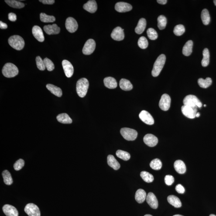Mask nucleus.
I'll use <instances>...</instances> for the list:
<instances>
[{"label": "nucleus", "mask_w": 216, "mask_h": 216, "mask_svg": "<svg viewBox=\"0 0 216 216\" xmlns=\"http://www.w3.org/2000/svg\"><path fill=\"white\" fill-rule=\"evenodd\" d=\"M62 64L66 77H71L74 73V68L71 63L68 60H64L62 61Z\"/></svg>", "instance_id": "nucleus-13"}, {"label": "nucleus", "mask_w": 216, "mask_h": 216, "mask_svg": "<svg viewBox=\"0 0 216 216\" xmlns=\"http://www.w3.org/2000/svg\"><path fill=\"white\" fill-rule=\"evenodd\" d=\"M124 29L119 26L117 27L113 31L111 34V37L114 40L121 41L123 40L125 38Z\"/></svg>", "instance_id": "nucleus-15"}, {"label": "nucleus", "mask_w": 216, "mask_h": 216, "mask_svg": "<svg viewBox=\"0 0 216 216\" xmlns=\"http://www.w3.org/2000/svg\"><path fill=\"white\" fill-rule=\"evenodd\" d=\"M203 59L201 61L202 65L203 67H206L208 65L210 61L209 51L207 48H205L203 51Z\"/></svg>", "instance_id": "nucleus-32"}, {"label": "nucleus", "mask_w": 216, "mask_h": 216, "mask_svg": "<svg viewBox=\"0 0 216 216\" xmlns=\"http://www.w3.org/2000/svg\"><path fill=\"white\" fill-rule=\"evenodd\" d=\"M8 43L11 47L18 50L23 49L25 44L23 38L17 35L11 36L8 39Z\"/></svg>", "instance_id": "nucleus-3"}, {"label": "nucleus", "mask_w": 216, "mask_h": 216, "mask_svg": "<svg viewBox=\"0 0 216 216\" xmlns=\"http://www.w3.org/2000/svg\"><path fill=\"white\" fill-rule=\"evenodd\" d=\"M46 87L52 94L58 97H61L63 93L62 90L59 87L50 84H46Z\"/></svg>", "instance_id": "nucleus-27"}, {"label": "nucleus", "mask_w": 216, "mask_h": 216, "mask_svg": "<svg viewBox=\"0 0 216 216\" xmlns=\"http://www.w3.org/2000/svg\"><path fill=\"white\" fill-rule=\"evenodd\" d=\"M40 16L41 21L44 22H53L55 21V18L53 16L48 15L44 13H41Z\"/></svg>", "instance_id": "nucleus-41"}, {"label": "nucleus", "mask_w": 216, "mask_h": 216, "mask_svg": "<svg viewBox=\"0 0 216 216\" xmlns=\"http://www.w3.org/2000/svg\"><path fill=\"white\" fill-rule=\"evenodd\" d=\"M193 46V42L191 40L188 41L183 46V54L185 56H190L192 53Z\"/></svg>", "instance_id": "nucleus-31"}, {"label": "nucleus", "mask_w": 216, "mask_h": 216, "mask_svg": "<svg viewBox=\"0 0 216 216\" xmlns=\"http://www.w3.org/2000/svg\"><path fill=\"white\" fill-rule=\"evenodd\" d=\"M83 8L86 11L94 13L97 9V5L95 1L91 0L89 1L83 6Z\"/></svg>", "instance_id": "nucleus-21"}, {"label": "nucleus", "mask_w": 216, "mask_h": 216, "mask_svg": "<svg viewBox=\"0 0 216 216\" xmlns=\"http://www.w3.org/2000/svg\"><path fill=\"white\" fill-rule=\"evenodd\" d=\"M146 192L142 189H139L135 193V200L138 203H143L146 197Z\"/></svg>", "instance_id": "nucleus-26"}, {"label": "nucleus", "mask_w": 216, "mask_h": 216, "mask_svg": "<svg viewBox=\"0 0 216 216\" xmlns=\"http://www.w3.org/2000/svg\"><path fill=\"white\" fill-rule=\"evenodd\" d=\"M144 216H152L151 215V214H146V215H145Z\"/></svg>", "instance_id": "nucleus-56"}, {"label": "nucleus", "mask_w": 216, "mask_h": 216, "mask_svg": "<svg viewBox=\"0 0 216 216\" xmlns=\"http://www.w3.org/2000/svg\"><path fill=\"white\" fill-rule=\"evenodd\" d=\"M32 33L36 40L40 42H43L45 40L43 31L39 26L35 25L32 29Z\"/></svg>", "instance_id": "nucleus-18"}, {"label": "nucleus", "mask_w": 216, "mask_h": 216, "mask_svg": "<svg viewBox=\"0 0 216 216\" xmlns=\"http://www.w3.org/2000/svg\"><path fill=\"white\" fill-rule=\"evenodd\" d=\"M96 43L94 39H89L87 41L83 49V53L84 55H90L93 53L95 50Z\"/></svg>", "instance_id": "nucleus-10"}, {"label": "nucleus", "mask_w": 216, "mask_h": 216, "mask_svg": "<svg viewBox=\"0 0 216 216\" xmlns=\"http://www.w3.org/2000/svg\"><path fill=\"white\" fill-rule=\"evenodd\" d=\"M2 176L4 183L7 185H11L13 183L12 176L8 170H4L2 173Z\"/></svg>", "instance_id": "nucleus-33"}, {"label": "nucleus", "mask_w": 216, "mask_h": 216, "mask_svg": "<svg viewBox=\"0 0 216 216\" xmlns=\"http://www.w3.org/2000/svg\"><path fill=\"white\" fill-rule=\"evenodd\" d=\"M198 107H192L183 105L181 107L182 112L187 118L193 119L196 118Z\"/></svg>", "instance_id": "nucleus-8"}, {"label": "nucleus", "mask_w": 216, "mask_h": 216, "mask_svg": "<svg viewBox=\"0 0 216 216\" xmlns=\"http://www.w3.org/2000/svg\"><path fill=\"white\" fill-rule=\"evenodd\" d=\"M183 102L184 105L190 107H197L200 108L202 106V104L198 98L196 96L191 94L186 96Z\"/></svg>", "instance_id": "nucleus-5"}, {"label": "nucleus", "mask_w": 216, "mask_h": 216, "mask_svg": "<svg viewBox=\"0 0 216 216\" xmlns=\"http://www.w3.org/2000/svg\"><path fill=\"white\" fill-rule=\"evenodd\" d=\"M107 163L114 170H118L120 168V164L112 155H109L107 156Z\"/></svg>", "instance_id": "nucleus-24"}, {"label": "nucleus", "mask_w": 216, "mask_h": 216, "mask_svg": "<svg viewBox=\"0 0 216 216\" xmlns=\"http://www.w3.org/2000/svg\"><path fill=\"white\" fill-rule=\"evenodd\" d=\"M8 27L7 25V24L4 23L2 21L0 22V28L1 29H6Z\"/></svg>", "instance_id": "nucleus-52"}, {"label": "nucleus", "mask_w": 216, "mask_h": 216, "mask_svg": "<svg viewBox=\"0 0 216 216\" xmlns=\"http://www.w3.org/2000/svg\"><path fill=\"white\" fill-rule=\"evenodd\" d=\"M167 200L168 202L175 208H180L181 207V201L179 198L175 196L171 195L168 196Z\"/></svg>", "instance_id": "nucleus-25"}, {"label": "nucleus", "mask_w": 216, "mask_h": 216, "mask_svg": "<svg viewBox=\"0 0 216 216\" xmlns=\"http://www.w3.org/2000/svg\"><path fill=\"white\" fill-rule=\"evenodd\" d=\"M104 83L106 87L110 89H115L118 86L116 80L112 77H107L104 78Z\"/></svg>", "instance_id": "nucleus-23"}, {"label": "nucleus", "mask_w": 216, "mask_h": 216, "mask_svg": "<svg viewBox=\"0 0 216 216\" xmlns=\"http://www.w3.org/2000/svg\"><path fill=\"white\" fill-rule=\"evenodd\" d=\"M138 46L142 49H145L148 47V42L146 38L142 36L139 38L138 42Z\"/></svg>", "instance_id": "nucleus-45"}, {"label": "nucleus", "mask_w": 216, "mask_h": 216, "mask_svg": "<svg viewBox=\"0 0 216 216\" xmlns=\"http://www.w3.org/2000/svg\"><path fill=\"white\" fill-rule=\"evenodd\" d=\"M2 209L6 216H19L17 210L15 207L10 204H5L3 206Z\"/></svg>", "instance_id": "nucleus-14"}, {"label": "nucleus", "mask_w": 216, "mask_h": 216, "mask_svg": "<svg viewBox=\"0 0 216 216\" xmlns=\"http://www.w3.org/2000/svg\"><path fill=\"white\" fill-rule=\"evenodd\" d=\"M89 87V82L87 79L83 78L78 80L76 86L78 95L81 98L85 97L88 91Z\"/></svg>", "instance_id": "nucleus-2"}, {"label": "nucleus", "mask_w": 216, "mask_h": 216, "mask_svg": "<svg viewBox=\"0 0 216 216\" xmlns=\"http://www.w3.org/2000/svg\"><path fill=\"white\" fill-rule=\"evenodd\" d=\"M147 35L150 39L155 40L157 39L158 34L156 31L152 28H149L146 31Z\"/></svg>", "instance_id": "nucleus-43"}, {"label": "nucleus", "mask_w": 216, "mask_h": 216, "mask_svg": "<svg viewBox=\"0 0 216 216\" xmlns=\"http://www.w3.org/2000/svg\"><path fill=\"white\" fill-rule=\"evenodd\" d=\"M56 119L59 122L63 124H71L73 121L67 113L59 114L56 117Z\"/></svg>", "instance_id": "nucleus-30"}, {"label": "nucleus", "mask_w": 216, "mask_h": 216, "mask_svg": "<svg viewBox=\"0 0 216 216\" xmlns=\"http://www.w3.org/2000/svg\"><path fill=\"white\" fill-rule=\"evenodd\" d=\"M116 155L118 157L124 161H128L131 158V155L129 153L121 150L117 151Z\"/></svg>", "instance_id": "nucleus-38"}, {"label": "nucleus", "mask_w": 216, "mask_h": 216, "mask_svg": "<svg viewBox=\"0 0 216 216\" xmlns=\"http://www.w3.org/2000/svg\"><path fill=\"white\" fill-rule=\"evenodd\" d=\"M185 31L184 26L182 25H176L174 29L173 32L175 35L177 36H181L184 33Z\"/></svg>", "instance_id": "nucleus-42"}, {"label": "nucleus", "mask_w": 216, "mask_h": 216, "mask_svg": "<svg viewBox=\"0 0 216 216\" xmlns=\"http://www.w3.org/2000/svg\"><path fill=\"white\" fill-rule=\"evenodd\" d=\"M36 65L39 70H46V67L44 61L40 56H38L36 57Z\"/></svg>", "instance_id": "nucleus-46"}, {"label": "nucleus", "mask_w": 216, "mask_h": 216, "mask_svg": "<svg viewBox=\"0 0 216 216\" xmlns=\"http://www.w3.org/2000/svg\"><path fill=\"white\" fill-rule=\"evenodd\" d=\"M157 2L161 5H165L167 2L166 0H157Z\"/></svg>", "instance_id": "nucleus-53"}, {"label": "nucleus", "mask_w": 216, "mask_h": 216, "mask_svg": "<svg viewBox=\"0 0 216 216\" xmlns=\"http://www.w3.org/2000/svg\"><path fill=\"white\" fill-rule=\"evenodd\" d=\"M140 175L144 181L146 183H151L154 180L153 176L149 172L143 171L141 172Z\"/></svg>", "instance_id": "nucleus-37"}, {"label": "nucleus", "mask_w": 216, "mask_h": 216, "mask_svg": "<svg viewBox=\"0 0 216 216\" xmlns=\"http://www.w3.org/2000/svg\"><path fill=\"white\" fill-rule=\"evenodd\" d=\"M146 25V19L142 18L139 20L137 25L135 28V31L138 34H141L144 31Z\"/></svg>", "instance_id": "nucleus-28"}, {"label": "nucleus", "mask_w": 216, "mask_h": 216, "mask_svg": "<svg viewBox=\"0 0 216 216\" xmlns=\"http://www.w3.org/2000/svg\"><path fill=\"white\" fill-rule=\"evenodd\" d=\"M39 1L45 5H53L55 2L54 0H40Z\"/></svg>", "instance_id": "nucleus-51"}, {"label": "nucleus", "mask_w": 216, "mask_h": 216, "mask_svg": "<svg viewBox=\"0 0 216 216\" xmlns=\"http://www.w3.org/2000/svg\"><path fill=\"white\" fill-rule=\"evenodd\" d=\"M45 31L48 35H56L60 32V28L56 24L52 25H46L44 26Z\"/></svg>", "instance_id": "nucleus-19"}, {"label": "nucleus", "mask_w": 216, "mask_h": 216, "mask_svg": "<svg viewBox=\"0 0 216 216\" xmlns=\"http://www.w3.org/2000/svg\"><path fill=\"white\" fill-rule=\"evenodd\" d=\"M146 200L147 203L152 209H156L158 208V200L153 193L150 192L148 193L147 195Z\"/></svg>", "instance_id": "nucleus-20"}, {"label": "nucleus", "mask_w": 216, "mask_h": 216, "mask_svg": "<svg viewBox=\"0 0 216 216\" xmlns=\"http://www.w3.org/2000/svg\"><path fill=\"white\" fill-rule=\"evenodd\" d=\"M150 166L152 169L155 170H159L161 169L162 163L160 159H155L152 160L150 164Z\"/></svg>", "instance_id": "nucleus-40"}, {"label": "nucleus", "mask_w": 216, "mask_h": 216, "mask_svg": "<svg viewBox=\"0 0 216 216\" xmlns=\"http://www.w3.org/2000/svg\"><path fill=\"white\" fill-rule=\"evenodd\" d=\"M44 63L46 68L49 71H51L54 70L55 65L53 62L47 58H46L43 60Z\"/></svg>", "instance_id": "nucleus-44"}, {"label": "nucleus", "mask_w": 216, "mask_h": 216, "mask_svg": "<svg viewBox=\"0 0 216 216\" xmlns=\"http://www.w3.org/2000/svg\"><path fill=\"white\" fill-rule=\"evenodd\" d=\"M166 61V56L165 55L161 54L158 56L154 64L152 71V75L153 77H156L159 75L164 66Z\"/></svg>", "instance_id": "nucleus-1"}, {"label": "nucleus", "mask_w": 216, "mask_h": 216, "mask_svg": "<svg viewBox=\"0 0 216 216\" xmlns=\"http://www.w3.org/2000/svg\"><path fill=\"white\" fill-rule=\"evenodd\" d=\"M209 216H216L215 215H214V214H210Z\"/></svg>", "instance_id": "nucleus-58"}, {"label": "nucleus", "mask_w": 216, "mask_h": 216, "mask_svg": "<svg viewBox=\"0 0 216 216\" xmlns=\"http://www.w3.org/2000/svg\"><path fill=\"white\" fill-rule=\"evenodd\" d=\"M174 178L173 176L170 175H167L165 178V181L167 185L170 186L173 184L174 182Z\"/></svg>", "instance_id": "nucleus-48"}, {"label": "nucleus", "mask_w": 216, "mask_h": 216, "mask_svg": "<svg viewBox=\"0 0 216 216\" xmlns=\"http://www.w3.org/2000/svg\"><path fill=\"white\" fill-rule=\"evenodd\" d=\"M5 2L10 7L13 8H22L25 6L23 3L15 0H5Z\"/></svg>", "instance_id": "nucleus-35"}, {"label": "nucleus", "mask_w": 216, "mask_h": 216, "mask_svg": "<svg viewBox=\"0 0 216 216\" xmlns=\"http://www.w3.org/2000/svg\"><path fill=\"white\" fill-rule=\"evenodd\" d=\"M143 141L147 146L154 147L157 145L158 139L155 135L151 134H148L144 137Z\"/></svg>", "instance_id": "nucleus-16"}, {"label": "nucleus", "mask_w": 216, "mask_h": 216, "mask_svg": "<svg viewBox=\"0 0 216 216\" xmlns=\"http://www.w3.org/2000/svg\"><path fill=\"white\" fill-rule=\"evenodd\" d=\"M175 170L178 173L183 174L185 173L186 167L184 162L181 160H178L175 161L174 165Z\"/></svg>", "instance_id": "nucleus-22"}, {"label": "nucleus", "mask_w": 216, "mask_h": 216, "mask_svg": "<svg viewBox=\"0 0 216 216\" xmlns=\"http://www.w3.org/2000/svg\"><path fill=\"white\" fill-rule=\"evenodd\" d=\"M158 27L159 29L161 30L165 29L166 27L167 21L166 17L164 15H160L158 17Z\"/></svg>", "instance_id": "nucleus-39"}, {"label": "nucleus", "mask_w": 216, "mask_h": 216, "mask_svg": "<svg viewBox=\"0 0 216 216\" xmlns=\"http://www.w3.org/2000/svg\"><path fill=\"white\" fill-rule=\"evenodd\" d=\"M173 216H183V215H180V214H176V215H174Z\"/></svg>", "instance_id": "nucleus-55"}, {"label": "nucleus", "mask_w": 216, "mask_h": 216, "mask_svg": "<svg viewBox=\"0 0 216 216\" xmlns=\"http://www.w3.org/2000/svg\"><path fill=\"white\" fill-rule=\"evenodd\" d=\"M2 73L6 77L12 78L18 74L19 70L15 65L11 63H7L3 67Z\"/></svg>", "instance_id": "nucleus-4"}, {"label": "nucleus", "mask_w": 216, "mask_h": 216, "mask_svg": "<svg viewBox=\"0 0 216 216\" xmlns=\"http://www.w3.org/2000/svg\"><path fill=\"white\" fill-rule=\"evenodd\" d=\"M171 99L170 96L166 94H163L161 97L159 106L164 111H168L170 107Z\"/></svg>", "instance_id": "nucleus-9"}, {"label": "nucleus", "mask_w": 216, "mask_h": 216, "mask_svg": "<svg viewBox=\"0 0 216 216\" xmlns=\"http://www.w3.org/2000/svg\"><path fill=\"white\" fill-rule=\"evenodd\" d=\"M65 26L66 29L69 32L73 33L77 30L78 25L75 19L70 17L66 20Z\"/></svg>", "instance_id": "nucleus-11"}, {"label": "nucleus", "mask_w": 216, "mask_h": 216, "mask_svg": "<svg viewBox=\"0 0 216 216\" xmlns=\"http://www.w3.org/2000/svg\"><path fill=\"white\" fill-rule=\"evenodd\" d=\"M8 18L10 21L13 22H15L17 19L16 14L12 13V12H11V13L8 14Z\"/></svg>", "instance_id": "nucleus-50"}, {"label": "nucleus", "mask_w": 216, "mask_h": 216, "mask_svg": "<svg viewBox=\"0 0 216 216\" xmlns=\"http://www.w3.org/2000/svg\"><path fill=\"white\" fill-rule=\"evenodd\" d=\"M175 190L177 193L180 194H183L185 192L184 187L181 185L178 184L176 186Z\"/></svg>", "instance_id": "nucleus-49"}, {"label": "nucleus", "mask_w": 216, "mask_h": 216, "mask_svg": "<svg viewBox=\"0 0 216 216\" xmlns=\"http://www.w3.org/2000/svg\"><path fill=\"white\" fill-rule=\"evenodd\" d=\"M120 88L125 91H129L133 88L132 84L129 80L125 79H121L119 82Z\"/></svg>", "instance_id": "nucleus-29"}, {"label": "nucleus", "mask_w": 216, "mask_h": 216, "mask_svg": "<svg viewBox=\"0 0 216 216\" xmlns=\"http://www.w3.org/2000/svg\"><path fill=\"white\" fill-rule=\"evenodd\" d=\"M25 166V161L22 159H19L16 161L14 164V168L15 170L18 171L21 170Z\"/></svg>", "instance_id": "nucleus-47"}, {"label": "nucleus", "mask_w": 216, "mask_h": 216, "mask_svg": "<svg viewBox=\"0 0 216 216\" xmlns=\"http://www.w3.org/2000/svg\"><path fill=\"white\" fill-rule=\"evenodd\" d=\"M123 137L127 141L135 140L137 137V132L135 130L128 128H123L120 131Z\"/></svg>", "instance_id": "nucleus-6"}, {"label": "nucleus", "mask_w": 216, "mask_h": 216, "mask_svg": "<svg viewBox=\"0 0 216 216\" xmlns=\"http://www.w3.org/2000/svg\"><path fill=\"white\" fill-rule=\"evenodd\" d=\"M132 8V6L130 4L123 2L117 3L115 6L116 10L119 12H128L131 11Z\"/></svg>", "instance_id": "nucleus-17"}, {"label": "nucleus", "mask_w": 216, "mask_h": 216, "mask_svg": "<svg viewBox=\"0 0 216 216\" xmlns=\"http://www.w3.org/2000/svg\"><path fill=\"white\" fill-rule=\"evenodd\" d=\"M204 107H206V104H204Z\"/></svg>", "instance_id": "nucleus-59"}, {"label": "nucleus", "mask_w": 216, "mask_h": 216, "mask_svg": "<svg viewBox=\"0 0 216 216\" xmlns=\"http://www.w3.org/2000/svg\"><path fill=\"white\" fill-rule=\"evenodd\" d=\"M24 211L29 216H41V212L39 207L33 203L27 204Z\"/></svg>", "instance_id": "nucleus-7"}, {"label": "nucleus", "mask_w": 216, "mask_h": 216, "mask_svg": "<svg viewBox=\"0 0 216 216\" xmlns=\"http://www.w3.org/2000/svg\"><path fill=\"white\" fill-rule=\"evenodd\" d=\"M212 83V80L209 77L205 79H204L203 78H200L198 80V83L199 86L203 88H208L211 85Z\"/></svg>", "instance_id": "nucleus-34"}, {"label": "nucleus", "mask_w": 216, "mask_h": 216, "mask_svg": "<svg viewBox=\"0 0 216 216\" xmlns=\"http://www.w3.org/2000/svg\"><path fill=\"white\" fill-rule=\"evenodd\" d=\"M201 18L203 23L204 25H209V23H210V21H211V17H210L208 10L207 9L203 10L201 12Z\"/></svg>", "instance_id": "nucleus-36"}, {"label": "nucleus", "mask_w": 216, "mask_h": 216, "mask_svg": "<svg viewBox=\"0 0 216 216\" xmlns=\"http://www.w3.org/2000/svg\"><path fill=\"white\" fill-rule=\"evenodd\" d=\"M200 116V113H197V114H196V117H197V118H199V117Z\"/></svg>", "instance_id": "nucleus-54"}, {"label": "nucleus", "mask_w": 216, "mask_h": 216, "mask_svg": "<svg viewBox=\"0 0 216 216\" xmlns=\"http://www.w3.org/2000/svg\"><path fill=\"white\" fill-rule=\"evenodd\" d=\"M214 5H215L216 6V0H214Z\"/></svg>", "instance_id": "nucleus-57"}, {"label": "nucleus", "mask_w": 216, "mask_h": 216, "mask_svg": "<svg viewBox=\"0 0 216 216\" xmlns=\"http://www.w3.org/2000/svg\"><path fill=\"white\" fill-rule=\"evenodd\" d=\"M139 117L142 122L147 125H152L154 123V120L152 115L146 111H142L140 113Z\"/></svg>", "instance_id": "nucleus-12"}]
</instances>
